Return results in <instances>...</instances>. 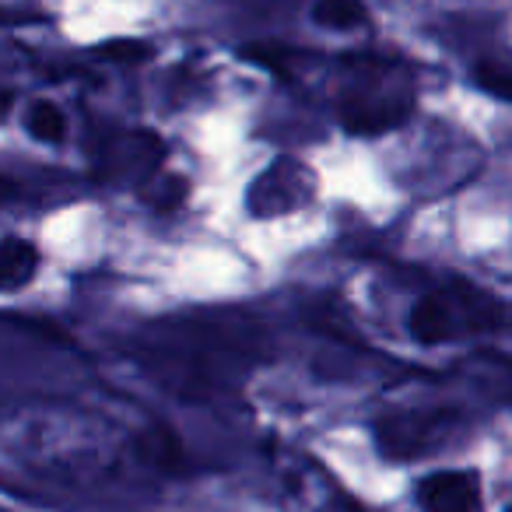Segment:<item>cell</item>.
<instances>
[{
  "instance_id": "cell-3",
  "label": "cell",
  "mask_w": 512,
  "mask_h": 512,
  "mask_svg": "<svg viewBox=\"0 0 512 512\" xmlns=\"http://www.w3.org/2000/svg\"><path fill=\"white\" fill-rule=\"evenodd\" d=\"M456 428L453 414L421 411V414H397L379 425V442L390 456H421L425 449H435L446 442Z\"/></svg>"
},
{
  "instance_id": "cell-7",
  "label": "cell",
  "mask_w": 512,
  "mask_h": 512,
  "mask_svg": "<svg viewBox=\"0 0 512 512\" xmlns=\"http://www.w3.org/2000/svg\"><path fill=\"white\" fill-rule=\"evenodd\" d=\"M25 127H29V134L36 137V141L57 144V141H64V134H67V116L57 102L36 99L29 106V113H25Z\"/></svg>"
},
{
  "instance_id": "cell-4",
  "label": "cell",
  "mask_w": 512,
  "mask_h": 512,
  "mask_svg": "<svg viewBox=\"0 0 512 512\" xmlns=\"http://www.w3.org/2000/svg\"><path fill=\"white\" fill-rule=\"evenodd\" d=\"M418 498L425 512H474L481 498V484L470 470H446L421 481Z\"/></svg>"
},
{
  "instance_id": "cell-9",
  "label": "cell",
  "mask_w": 512,
  "mask_h": 512,
  "mask_svg": "<svg viewBox=\"0 0 512 512\" xmlns=\"http://www.w3.org/2000/svg\"><path fill=\"white\" fill-rule=\"evenodd\" d=\"M109 60L116 64H144L151 57V46L148 43H137V39H120V43H106L102 46Z\"/></svg>"
},
{
  "instance_id": "cell-6",
  "label": "cell",
  "mask_w": 512,
  "mask_h": 512,
  "mask_svg": "<svg viewBox=\"0 0 512 512\" xmlns=\"http://www.w3.org/2000/svg\"><path fill=\"white\" fill-rule=\"evenodd\" d=\"M365 18H369V11L362 0H316L313 4V22L334 32L358 29V25H365Z\"/></svg>"
},
{
  "instance_id": "cell-5",
  "label": "cell",
  "mask_w": 512,
  "mask_h": 512,
  "mask_svg": "<svg viewBox=\"0 0 512 512\" xmlns=\"http://www.w3.org/2000/svg\"><path fill=\"white\" fill-rule=\"evenodd\" d=\"M39 271V249L25 239H0V292H22Z\"/></svg>"
},
{
  "instance_id": "cell-1",
  "label": "cell",
  "mask_w": 512,
  "mask_h": 512,
  "mask_svg": "<svg viewBox=\"0 0 512 512\" xmlns=\"http://www.w3.org/2000/svg\"><path fill=\"white\" fill-rule=\"evenodd\" d=\"M344 67L351 71V81L337 102V116L348 134H386L411 116L414 85L400 64L351 57Z\"/></svg>"
},
{
  "instance_id": "cell-2",
  "label": "cell",
  "mask_w": 512,
  "mask_h": 512,
  "mask_svg": "<svg viewBox=\"0 0 512 512\" xmlns=\"http://www.w3.org/2000/svg\"><path fill=\"white\" fill-rule=\"evenodd\" d=\"M512 327V309L498 302L495 295L477 292L470 285L428 292L414 302L407 330L418 344H449L456 337L498 334Z\"/></svg>"
},
{
  "instance_id": "cell-8",
  "label": "cell",
  "mask_w": 512,
  "mask_h": 512,
  "mask_svg": "<svg viewBox=\"0 0 512 512\" xmlns=\"http://www.w3.org/2000/svg\"><path fill=\"white\" fill-rule=\"evenodd\" d=\"M474 81L484 88L488 95L512 102V64H498V60H484L474 67Z\"/></svg>"
}]
</instances>
